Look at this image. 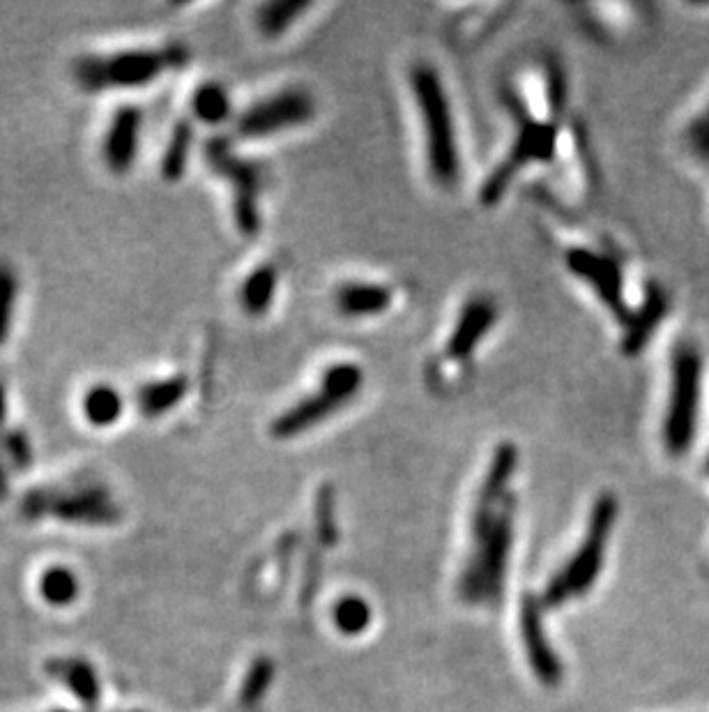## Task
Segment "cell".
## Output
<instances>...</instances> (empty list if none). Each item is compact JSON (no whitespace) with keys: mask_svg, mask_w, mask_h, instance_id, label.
I'll list each match as a JSON object with an SVG mask.
<instances>
[{"mask_svg":"<svg viewBox=\"0 0 709 712\" xmlns=\"http://www.w3.org/2000/svg\"><path fill=\"white\" fill-rule=\"evenodd\" d=\"M514 494L498 507L472 512V554L459 581L461 600L470 604H498L507 579L509 554L514 544Z\"/></svg>","mask_w":709,"mask_h":712,"instance_id":"obj_1","label":"cell"},{"mask_svg":"<svg viewBox=\"0 0 709 712\" xmlns=\"http://www.w3.org/2000/svg\"><path fill=\"white\" fill-rule=\"evenodd\" d=\"M410 90H413L419 125H422L429 176L440 187H452L459 183L461 176V150L445 83L436 67L417 63L410 70Z\"/></svg>","mask_w":709,"mask_h":712,"instance_id":"obj_2","label":"cell"},{"mask_svg":"<svg viewBox=\"0 0 709 712\" xmlns=\"http://www.w3.org/2000/svg\"><path fill=\"white\" fill-rule=\"evenodd\" d=\"M189 51L173 42L159 49H125L116 53H90L74 60L72 79L83 93L146 88L164 77V72L185 65Z\"/></svg>","mask_w":709,"mask_h":712,"instance_id":"obj_3","label":"cell"},{"mask_svg":"<svg viewBox=\"0 0 709 712\" xmlns=\"http://www.w3.org/2000/svg\"><path fill=\"white\" fill-rule=\"evenodd\" d=\"M617 510H620V503L613 494H601L594 501L581 547L567 560V565L546 583L544 595H541L544 609H555L571 597L585 595L592 588V583L599 579L606 558L608 537H611V530L617 521Z\"/></svg>","mask_w":709,"mask_h":712,"instance_id":"obj_4","label":"cell"},{"mask_svg":"<svg viewBox=\"0 0 709 712\" xmlns=\"http://www.w3.org/2000/svg\"><path fill=\"white\" fill-rule=\"evenodd\" d=\"M700 395H703V358L693 344H680L670 362V390L663 415V448L673 457L693 448L698 434Z\"/></svg>","mask_w":709,"mask_h":712,"instance_id":"obj_5","label":"cell"},{"mask_svg":"<svg viewBox=\"0 0 709 712\" xmlns=\"http://www.w3.org/2000/svg\"><path fill=\"white\" fill-rule=\"evenodd\" d=\"M364 385V369L357 362L341 360L332 362L320 376L318 388L307 397L297 399L284 413H279L272 422L274 438H295L318 427L320 422L332 418L343 406L360 395Z\"/></svg>","mask_w":709,"mask_h":712,"instance_id":"obj_6","label":"cell"},{"mask_svg":"<svg viewBox=\"0 0 709 712\" xmlns=\"http://www.w3.org/2000/svg\"><path fill=\"white\" fill-rule=\"evenodd\" d=\"M24 519H56L76 526H111L120 519V507L104 484L83 482L76 487H40L21 501Z\"/></svg>","mask_w":709,"mask_h":712,"instance_id":"obj_7","label":"cell"},{"mask_svg":"<svg viewBox=\"0 0 709 712\" xmlns=\"http://www.w3.org/2000/svg\"><path fill=\"white\" fill-rule=\"evenodd\" d=\"M507 104L516 120V136L507 157L484 180L482 192H479V199H482L484 206H495L507 194V189L512 187L518 171L535 162H551L555 157V148H558V127H555V123L532 118L525 104L512 95H507Z\"/></svg>","mask_w":709,"mask_h":712,"instance_id":"obj_8","label":"cell"},{"mask_svg":"<svg viewBox=\"0 0 709 712\" xmlns=\"http://www.w3.org/2000/svg\"><path fill=\"white\" fill-rule=\"evenodd\" d=\"M316 97L304 88H286L258 100L235 120V134L240 139H270L293 127L307 125L316 118Z\"/></svg>","mask_w":709,"mask_h":712,"instance_id":"obj_9","label":"cell"},{"mask_svg":"<svg viewBox=\"0 0 709 712\" xmlns=\"http://www.w3.org/2000/svg\"><path fill=\"white\" fill-rule=\"evenodd\" d=\"M205 159L210 169L224 176L233 185V217L242 233H256L261 229L258 194L263 187L261 166L235 155L224 139H212L205 146Z\"/></svg>","mask_w":709,"mask_h":712,"instance_id":"obj_10","label":"cell"},{"mask_svg":"<svg viewBox=\"0 0 709 712\" xmlns=\"http://www.w3.org/2000/svg\"><path fill=\"white\" fill-rule=\"evenodd\" d=\"M564 263H567L571 275L583 279L597 293L601 305L611 309L617 321L622 325L629 321L631 309L627 305V298H624L622 270L613 256L594 252V249L587 247H571L564 254Z\"/></svg>","mask_w":709,"mask_h":712,"instance_id":"obj_11","label":"cell"},{"mask_svg":"<svg viewBox=\"0 0 709 712\" xmlns=\"http://www.w3.org/2000/svg\"><path fill=\"white\" fill-rule=\"evenodd\" d=\"M521 636L528 662L539 683L558 687L564 678V669L544 630V604L535 595H528L521 602Z\"/></svg>","mask_w":709,"mask_h":712,"instance_id":"obj_12","label":"cell"},{"mask_svg":"<svg viewBox=\"0 0 709 712\" xmlns=\"http://www.w3.org/2000/svg\"><path fill=\"white\" fill-rule=\"evenodd\" d=\"M143 111L136 104H123L113 111L102 141V159L113 176H125L139 157Z\"/></svg>","mask_w":709,"mask_h":712,"instance_id":"obj_13","label":"cell"},{"mask_svg":"<svg viewBox=\"0 0 709 712\" xmlns=\"http://www.w3.org/2000/svg\"><path fill=\"white\" fill-rule=\"evenodd\" d=\"M498 305L489 295H475L461 307L459 318L454 321L452 335L445 344V355L452 362H468L475 355L477 346L489 337L495 321H498Z\"/></svg>","mask_w":709,"mask_h":712,"instance_id":"obj_14","label":"cell"},{"mask_svg":"<svg viewBox=\"0 0 709 712\" xmlns=\"http://www.w3.org/2000/svg\"><path fill=\"white\" fill-rule=\"evenodd\" d=\"M668 312V295L661 286L652 284L647 289V295L636 312H631L629 321L624 323V337H622V351L629 358L643 353V348L650 344L654 332L661 325Z\"/></svg>","mask_w":709,"mask_h":712,"instance_id":"obj_15","label":"cell"},{"mask_svg":"<svg viewBox=\"0 0 709 712\" xmlns=\"http://www.w3.org/2000/svg\"><path fill=\"white\" fill-rule=\"evenodd\" d=\"M394 293L390 286L380 282H364L353 279L343 282L334 291V307L346 318H373L380 316L392 307Z\"/></svg>","mask_w":709,"mask_h":712,"instance_id":"obj_16","label":"cell"},{"mask_svg":"<svg viewBox=\"0 0 709 712\" xmlns=\"http://www.w3.org/2000/svg\"><path fill=\"white\" fill-rule=\"evenodd\" d=\"M187 390L189 381L185 374L164 376L157 378V381L143 383L139 392H136V404H139V411L146 415V418L155 420L175 411L180 401L187 397Z\"/></svg>","mask_w":709,"mask_h":712,"instance_id":"obj_17","label":"cell"},{"mask_svg":"<svg viewBox=\"0 0 709 712\" xmlns=\"http://www.w3.org/2000/svg\"><path fill=\"white\" fill-rule=\"evenodd\" d=\"M81 413L90 427L109 429L125 415V397L111 383H95L83 392Z\"/></svg>","mask_w":709,"mask_h":712,"instance_id":"obj_18","label":"cell"},{"mask_svg":"<svg viewBox=\"0 0 709 712\" xmlns=\"http://www.w3.org/2000/svg\"><path fill=\"white\" fill-rule=\"evenodd\" d=\"M279 286V270L277 265L263 263L249 272V275L242 279L238 300L242 312L249 316H263L268 314V309L272 307L274 295H277Z\"/></svg>","mask_w":709,"mask_h":712,"instance_id":"obj_19","label":"cell"},{"mask_svg":"<svg viewBox=\"0 0 709 712\" xmlns=\"http://www.w3.org/2000/svg\"><path fill=\"white\" fill-rule=\"evenodd\" d=\"M192 113L205 125H221L233 116V102L219 81H205L194 90Z\"/></svg>","mask_w":709,"mask_h":712,"instance_id":"obj_20","label":"cell"},{"mask_svg":"<svg viewBox=\"0 0 709 712\" xmlns=\"http://www.w3.org/2000/svg\"><path fill=\"white\" fill-rule=\"evenodd\" d=\"M192 146H194V127L189 125L187 120H180V123L173 127L169 141H166V148L162 153V166H159L166 183H175V180L185 176L189 155H192Z\"/></svg>","mask_w":709,"mask_h":712,"instance_id":"obj_21","label":"cell"},{"mask_svg":"<svg viewBox=\"0 0 709 712\" xmlns=\"http://www.w3.org/2000/svg\"><path fill=\"white\" fill-rule=\"evenodd\" d=\"M49 671L56 678L63 680L67 689H70L72 694L79 696L83 703H88V706H93V703L99 699V694H102V689H99L97 673L88 662L60 660V662H53L49 666Z\"/></svg>","mask_w":709,"mask_h":712,"instance_id":"obj_22","label":"cell"},{"mask_svg":"<svg viewBox=\"0 0 709 712\" xmlns=\"http://www.w3.org/2000/svg\"><path fill=\"white\" fill-rule=\"evenodd\" d=\"M311 3L307 0H272V3H263L256 10V26L265 37H277L286 33L300 14L311 10Z\"/></svg>","mask_w":709,"mask_h":712,"instance_id":"obj_23","label":"cell"},{"mask_svg":"<svg viewBox=\"0 0 709 712\" xmlns=\"http://www.w3.org/2000/svg\"><path fill=\"white\" fill-rule=\"evenodd\" d=\"M40 595L53 607H65L79 597V581L72 570L53 565L40 577Z\"/></svg>","mask_w":709,"mask_h":712,"instance_id":"obj_24","label":"cell"},{"mask_svg":"<svg viewBox=\"0 0 709 712\" xmlns=\"http://www.w3.org/2000/svg\"><path fill=\"white\" fill-rule=\"evenodd\" d=\"M19 300V277L10 263L0 261V346L10 342Z\"/></svg>","mask_w":709,"mask_h":712,"instance_id":"obj_25","label":"cell"},{"mask_svg":"<svg viewBox=\"0 0 709 712\" xmlns=\"http://www.w3.org/2000/svg\"><path fill=\"white\" fill-rule=\"evenodd\" d=\"M332 620L341 634L357 636L367 632V627L371 625V607L362 597H343L334 604Z\"/></svg>","mask_w":709,"mask_h":712,"instance_id":"obj_26","label":"cell"},{"mask_svg":"<svg viewBox=\"0 0 709 712\" xmlns=\"http://www.w3.org/2000/svg\"><path fill=\"white\" fill-rule=\"evenodd\" d=\"M274 678V664L268 657H261V660H256L254 666H251L245 683H242L240 696H238V706L240 710H251L256 708L258 703L265 694H268V689L272 685Z\"/></svg>","mask_w":709,"mask_h":712,"instance_id":"obj_27","label":"cell"},{"mask_svg":"<svg viewBox=\"0 0 709 712\" xmlns=\"http://www.w3.org/2000/svg\"><path fill=\"white\" fill-rule=\"evenodd\" d=\"M316 533L318 540L325 544V547H332L337 542V521H334V498L330 487H323L318 491V501H316Z\"/></svg>","mask_w":709,"mask_h":712,"instance_id":"obj_28","label":"cell"},{"mask_svg":"<svg viewBox=\"0 0 709 712\" xmlns=\"http://www.w3.org/2000/svg\"><path fill=\"white\" fill-rule=\"evenodd\" d=\"M0 441H3L0 443V450H3L7 466H14V468L30 466V461H33V450H30L26 434H21V431H7Z\"/></svg>","mask_w":709,"mask_h":712,"instance_id":"obj_29","label":"cell"},{"mask_svg":"<svg viewBox=\"0 0 709 712\" xmlns=\"http://www.w3.org/2000/svg\"><path fill=\"white\" fill-rule=\"evenodd\" d=\"M689 143L698 155H709V113L700 116L689 130Z\"/></svg>","mask_w":709,"mask_h":712,"instance_id":"obj_30","label":"cell"},{"mask_svg":"<svg viewBox=\"0 0 709 712\" xmlns=\"http://www.w3.org/2000/svg\"><path fill=\"white\" fill-rule=\"evenodd\" d=\"M7 491V461L3 457V450H0V496Z\"/></svg>","mask_w":709,"mask_h":712,"instance_id":"obj_31","label":"cell"},{"mask_svg":"<svg viewBox=\"0 0 709 712\" xmlns=\"http://www.w3.org/2000/svg\"><path fill=\"white\" fill-rule=\"evenodd\" d=\"M5 418H7V395H5L3 385H0V424L5 422Z\"/></svg>","mask_w":709,"mask_h":712,"instance_id":"obj_32","label":"cell"}]
</instances>
